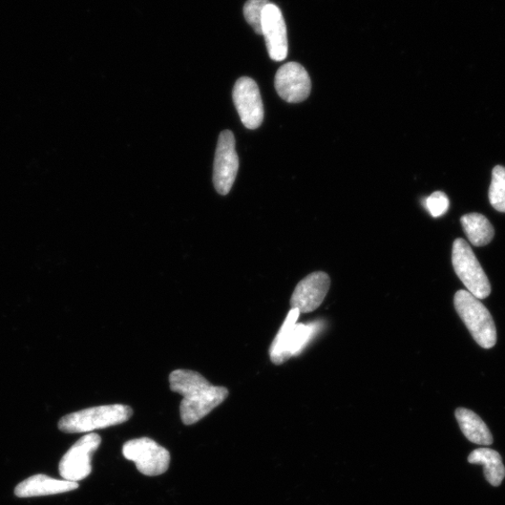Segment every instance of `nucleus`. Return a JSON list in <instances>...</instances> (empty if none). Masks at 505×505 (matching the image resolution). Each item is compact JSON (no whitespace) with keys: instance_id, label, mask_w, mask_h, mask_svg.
I'll return each instance as SVG.
<instances>
[{"instance_id":"1","label":"nucleus","mask_w":505,"mask_h":505,"mask_svg":"<svg viewBox=\"0 0 505 505\" xmlns=\"http://www.w3.org/2000/svg\"><path fill=\"white\" fill-rule=\"evenodd\" d=\"M171 389L183 396L180 413L184 425H193L225 402L228 390L209 383L199 372L175 370L170 374Z\"/></svg>"},{"instance_id":"2","label":"nucleus","mask_w":505,"mask_h":505,"mask_svg":"<svg viewBox=\"0 0 505 505\" xmlns=\"http://www.w3.org/2000/svg\"><path fill=\"white\" fill-rule=\"evenodd\" d=\"M133 415L128 406L111 405L81 410L63 416L58 429L67 433L90 432L120 425Z\"/></svg>"},{"instance_id":"3","label":"nucleus","mask_w":505,"mask_h":505,"mask_svg":"<svg viewBox=\"0 0 505 505\" xmlns=\"http://www.w3.org/2000/svg\"><path fill=\"white\" fill-rule=\"evenodd\" d=\"M454 304L475 341L483 348H492L497 342V330L486 306L467 290H459L456 293Z\"/></svg>"},{"instance_id":"4","label":"nucleus","mask_w":505,"mask_h":505,"mask_svg":"<svg viewBox=\"0 0 505 505\" xmlns=\"http://www.w3.org/2000/svg\"><path fill=\"white\" fill-rule=\"evenodd\" d=\"M300 314L298 309L289 311L286 321L270 346V355L272 364L281 365L290 357L300 354L317 332V323L297 324Z\"/></svg>"},{"instance_id":"5","label":"nucleus","mask_w":505,"mask_h":505,"mask_svg":"<svg viewBox=\"0 0 505 505\" xmlns=\"http://www.w3.org/2000/svg\"><path fill=\"white\" fill-rule=\"evenodd\" d=\"M452 264L460 281L473 296L484 300L490 296L492 286L469 244L457 239L452 248Z\"/></svg>"},{"instance_id":"6","label":"nucleus","mask_w":505,"mask_h":505,"mask_svg":"<svg viewBox=\"0 0 505 505\" xmlns=\"http://www.w3.org/2000/svg\"><path fill=\"white\" fill-rule=\"evenodd\" d=\"M123 455L124 458L133 461L138 471L147 476L160 475L170 467V452L150 438L126 441L123 447Z\"/></svg>"},{"instance_id":"7","label":"nucleus","mask_w":505,"mask_h":505,"mask_svg":"<svg viewBox=\"0 0 505 505\" xmlns=\"http://www.w3.org/2000/svg\"><path fill=\"white\" fill-rule=\"evenodd\" d=\"M101 444L97 433H90L79 439L63 456L59 463V474L64 480L79 482L92 473V457Z\"/></svg>"},{"instance_id":"8","label":"nucleus","mask_w":505,"mask_h":505,"mask_svg":"<svg viewBox=\"0 0 505 505\" xmlns=\"http://www.w3.org/2000/svg\"><path fill=\"white\" fill-rule=\"evenodd\" d=\"M235 146L234 133L229 131L222 132L215 158L214 184L217 192L223 196L229 193L239 171V158Z\"/></svg>"},{"instance_id":"9","label":"nucleus","mask_w":505,"mask_h":505,"mask_svg":"<svg viewBox=\"0 0 505 505\" xmlns=\"http://www.w3.org/2000/svg\"><path fill=\"white\" fill-rule=\"evenodd\" d=\"M234 100L245 128L259 129L263 122L264 109L257 82L249 77L240 78L235 86Z\"/></svg>"},{"instance_id":"10","label":"nucleus","mask_w":505,"mask_h":505,"mask_svg":"<svg viewBox=\"0 0 505 505\" xmlns=\"http://www.w3.org/2000/svg\"><path fill=\"white\" fill-rule=\"evenodd\" d=\"M275 84L278 95L289 103L304 101L312 89L308 73L296 62L287 63L278 70Z\"/></svg>"},{"instance_id":"11","label":"nucleus","mask_w":505,"mask_h":505,"mask_svg":"<svg viewBox=\"0 0 505 505\" xmlns=\"http://www.w3.org/2000/svg\"><path fill=\"white\" fill-rule=\"evenodd\" d=\"M330 287V279L326 272L311 273L295 288L290 300L291 309L304 313L317 310L325 300Z\"/></svg>"},{"instance_id":"12","label":"nucleus","mask_w":505,"mask_h":505,"mask_svg":"<svg viewBox=\"0 0 505 505\" xmlns=\"http://www.w3.org/2000/svg\"><path fill=\"white\" fill-rule=\"evenodd\" d=\"M261 30L270 57L275 61L285 60L288 53L287 27L282 12L277 5L269 4L264 8Z\"/></svg>"},{"instance_id":"13","label":"nucleus","mask_w":505,"mask_h":505,"mask_svg":"<svg viewBox=\"0 0 505 505\" xmlns=\"http://www.w3.org/2000/svg\"><path fill=\"white\" fill-rule=\"evenodd\" d=\"M79 488L77 482L57 480L46 475H35L21 482L14 490L19 498H31L66 493Z\"/></svg>"},{"instance_id":"14","label":"nucleus","mask_w":505,"mask_h":505,"mask_svg":"<svg viewBox=\"0 0 505 505\" xmlns=\"http://www.w3.org/2000/svg\"><path fill=\"white\" fill-rule=\"evenodd\" d=\"M456 418L461 432L472 443L481 446H491L493 443V437L488 426L475 412L458 408Z\"/></svg>"},{"instance_id":"15","label":"nucleus","mask_w":505,"mask_h":505,"mask_svg":"<svg viewBox=\"0 0 505 505\" xmlns=\"http://www.w3.org/2000/svg\"><path fill=\"white\" fill-rule=\"evenodd\" d=\"M468 461L472 465L484 466V474L491 485L498 487L505 477V468L500 454L491 449H478L473 451Z\"/></svg>"},{"instance_id":"16","label":"nucleus","mask_w":505,"mask_h":505,"mask_svg":"<svg viewBox=\"0 0 505 505\" xmlns=\"http://www.w3.org/2000/svg\"><path fill=\"white\" fill-rule=\"evenodd\" d=\"M463 230L475 246L489 244L494 237V228L486 217L468 214L460 219Z\"/></svg>"},{"instance_id":"17","label":"nucleus","mask_w":505,"mask_h":505,"mask_svg":"<svg viewBox=\"0 0 505 505\" xmlns=\"http://www.w3.org/2000/svg\"><path fill=\"white\" fill-rule=\"evenodd\" d=\"M490 202L498 212L505 213V167L496 166L489 192Z\"/></svg>"},{"instance_id":"18","label":"nucleus","mask_w":505,"mask_h":505,"mask_svg":"<svg viewBox=\"0 0 505 505\" xmlns=\"http://www.w3.org/2000/svg\"><path fill=\"white\" fill-rule=\"evenodd\" d=\"M269 4V0H248L244 8V14L247 23L261 35L262 34L261 21L263 11Z\"/></svg>"},{"instance_id":"19","label":"nucleus","mask_w":505,"mask_h":505,"mask_svg":"<svg viewBox=\"0 0 505 505\" xmlns=\"http://www.w3.org/2000/svg\"><path fill=\"white\" fill-rule=\"evenodd\" d=\"M424 206L433 218L444 216L449 209V200L444 193H434L425 199Z\"/></svg>"}]
</instances>
